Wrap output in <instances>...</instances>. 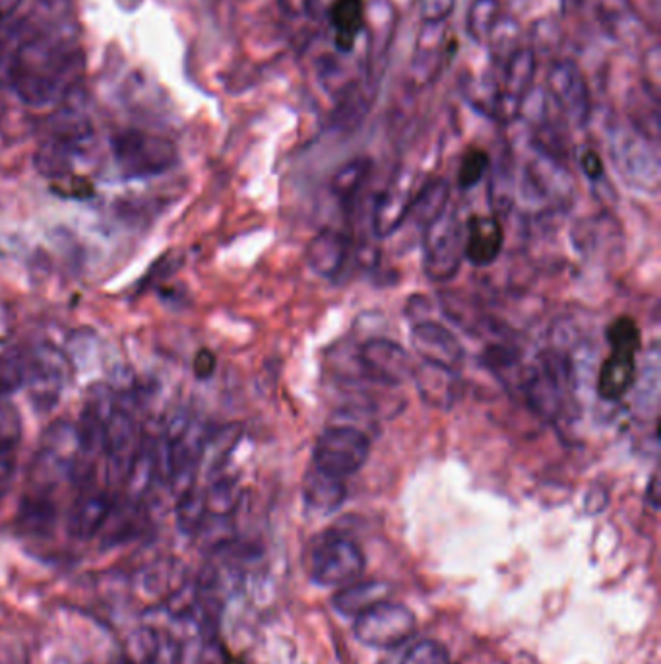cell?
<instances>
[{
	"label": "cell",
	"mask_w": 661,
	"mask_h": 664,
	"mask_svg": "<svg viewBox=\"0 0 661 664\" xmlns=\"http://www.w3.org/2000/svg\"><path fill=\"white\" fill-rule=\"evenodd\" d=\"M86 410L99 416L101 420L107 422L111 414L117 410V393L109 383H96L86 395Z\"/></svg>",
	"instance_id": "60d3db41"
},
{
	"label": "cell",
	"mask_w": 661,
	"mask_h": 664,
	"mask_svg": "<svg viewBox=\"0 0 661 664\" xmlns=\"http://www.w3.org/2000/svg\"><path fill=\"white\" fill-rule=\"evenodd\" d=\"M450 187L444 179H433L427 184L421 191L413 197L411 215L415 216L421 224L433 220L434 216L441 212L449 202Z\"/></svg>",
	"instance_id": "1f68e13d"
},
{
	"label": "cell",
	"mask_w": 661,
	"mask_h": 664,
	"mask_svg": "<svg viewBox=\"0 0 661 664\" xmlns=\"http://www.w3.org/2000/svg\"><path fill=\"white\" fill-rule=\"evenodd\" d=\"M113 509V499L107 494H90L82 497L70 512L67 531L77 541H90L106 527L107 517Z\"/></svg>",
	"instance_id": "ffe728a7"
},
{
	"label": "cell",
	"mask_w": 661,
	"mask_h": 664,
	"mask_svg": "<svg viewBox=\"0 0 661 664\" xmlns=\"http://www.w3.org/2000/svg\"><path fill=\"white\" fill-rule=\"evenodd\" d=\"M156 439L158 437H140L137 455L130 465L127 480L122 484L127 499L132 504H140L156 482Z\"/></svg>",
	"instance_id": "7402d4cb"
},
{
	"label": "cell",
	"mask_w": 661,
	"mask_h": 664,
	"mask_svg": "<svg viewBox=\"0 0 661 664\" xmlns=\"http://www.w3.org/2000/svg\"><path fill=\"white\" fill-rule=\"evenodd\" d=\"M78 450H80V443H78L77 426L70 422L59 420L47 429L39 455L61 465L69 474L70 465L77 458Z\"/></svg>",
	"instance_id": "d4e9b609"
},
{
	"label": "cell",
	"mask_w": 661,
	"mask_h": 664,
	"mask_svg": "<svg viewBox=\"0 0 661 664\" xmlns=\"http://www.w3.org/2000/svg\"><path fill=\"white\" fill-rule=\"evenodd\" d=\"M64 354L74 371H88L98 359V336L93 335L92 330H74L67 340Z\"/></svg>",
	"instance_id": "e575fe53"
},
{
	"label": "cell",
	"mask_w": 661,
	"mask_h": 664,
	"mask_svg": "<svg viewBox=\"0 0 661 664\" xmlns=\"http://www.w3.org/2000/svg\"><path fill=\"white\" fill-rule=\"evenodd\" d=\"M457 7V0H421V18L425 23H442Z\"/></svg>",
	"instance_id": "7bdbcfd3"
},
{
	"label": "cell",
	"mask_w": 661,
	"mask_h": 664,
	"mask_svg": "<svg viewBox=\"0 0 661 664\" xmlns=\"http://www.w3.org/2000/svg\"><path fill=\"white\" fill-rule=\"evenodd\" d=\"M350 255V237L327 228L312 237L304 249V262L312 272L322 278H334L342 270Z\"/></svg>",
	"instance_id": "9a60e30c"
},
{
	"label": "cell",
	"mask_w": 661,
	"mask_h": 664,
	"mask_svg": "<svg viewBox=\"0 0 661 664\" xmlns=\"http://www.w3.org/2000/svg\"><path fill=\"white\" fill-rule=\"evenodd\" d=\"M317 2H320V4H322V8H324V12H327L328 7H330V4L334 2V0H317Z\"/></svg>",
	"instance_id": "681fc988"
},
{
	"label": "cell",
	"mask_w": 661,
	"mask_h": 664,
	"mask_svg": "<svg viewBox=\"0 0 661 664\" xmlns=\"http://www.w3.org/2000/svg\"><path fill=\"white\" fill-rule=\"evenodd\" d=\"M415 614L403 604H374L373 608L359 614L353 632L359 642L373 650L392 651L402 647L415 632Z\"/></svg>",
	"instance_id": "52a82bcc"
},
{
	"label": "cell",
	"mask_w": 661,
	"mask_h": 664,
	"mask_svg": "<svg viewBox=\"0 0 661 664\" xmlns=\"http://www.w3.org/2000/svg\"><path fill=\"white\" fill-rule=\"evenodd\" d=\"M400 664H450V655L442 643L423 640L405 651Z\"/></svg>",
	"instance_id": "ab89813d"
},
{
	"label": "cell",
	"mask_w": 661,
	"mask_h": 664,
	"mask_svg": "<svg viewBox=\"0 0 661 664\" xmlns=\"http://www.w3.org/2000/svg\"><path fill=\"white\" fill-rule=\"evenodd\" d=\"M538 70V61L533 49H517L504 61V85L502 93L522 101L525 93L532 90L533 78Z\"/></svg>",
	"instance_id": "484cf974"
},
{
	"label": "cell",
	"mask_w": 661,
	"mask_h": 664,
	"mask_svg": "<svg viewBox=\"0 0 661 664\" xmlns=\"http://www.w3.org/2000/svg\"><path fill=\"white\" fill-rule=\"evenodd\" d=\"M28 375V356L20 350H8L0 354V398H10L16 390L26 387Z\"/></svg>",
	"instance_id": "d6a6232c"
},
{
	"label": "cell",
	"mask_w": 661,
	"mask_h": 664,
	"mask_svg": "<svg viewBox=\"0 0 661 664\" xmlns=\"http://www.w3.org/2000/svg\"><path fill=\"white\" fill-rule=\"evenodd\" d=\"M504 247V229L494 216L475 215L468 221L464 237V257L473 267H489Z\"/></svg>",
	"instance_id": "5bb4252c"
},
{
	"label": "cell",
	"mask_w": 661,
	"mask_h": 664,
	"mask_svg": "<svg viewBox=\"0 0 661 664\" xmlns=\"http://www.w3.org/2000/svg\"><path fill=\"white\" fill-rule=\"evenodd\" d=\"M648 499H650V504H652V507H655V509L660 507V488H658V476H654V478H652V482H650V489H648Z\"/></svg>",
	"instance_id": "c3c4849f"
},
{
	"label": "cell",
	"mask_w": 661,
	"mask_h": 664,
	"mask_svg": "<svg viewBox=\"0 0 661 664\" xmlns=\"http://www.w3.org/2000/svg\"><path fill=\"white\" fill-rule=\"evenodd\" d=\"M77 146L64 142L61 138H53L46 145H41L33 163L41 176L47 179H64L72 171Z\"/></svg>",
	"instance_id": "83f0119b"
},
{
	"label": "cell",
	"mask_w": 661,
	"mask_h": 664,
	"mask_svg": "<svg viewBox=\"0 0 661 664\" xmlns=\"http://www.w3.org/2000/svg\"><path fill=\"white\" fill-rule=\"evenodd\" d=\"M138 445L137 422L130 413L117 408L107 420V476L113 486H121L127 480Z\"/></svg>",
	"instance_id": "7c38bea8"
},
{
	"label": "cell",
	"mask_w": 661,
	"mask_h": 664,
	"mask_svg": "<svg viewBox=\"0 0 661 664\" xmlns=\"http://www.w3.org/2000/svg\"><path fill=\"white\" fill-rule=\"evenodd\" d=\"M499 10V0H473L468 12V31L475 41H487L494 23L501 18Z\"/></svg>",
	"instance_id": "8d00e7d4"
},
{
	"label": "cell",
	"mask_w": 661,
	"mask_h": 664,
	"mask_svg": "<svg viewBox=\"0 0 661 664\" xmlns=\"http://www.w3.org/2000/svg\"><path fill=\"white\" fill-rule=\"evenodd\" d=\"M22 439V416L10 398H0V453H14Z\"/></svg>",
	"instance_id": "74e56055"
},
{
	"label": "cell",
	"mask_w": 661,
	"mask_h": 664,
	"mask_svg": "<svg viewBox=\"0 0 661 664\" xmlns=\"http://www.w3.org/2000/svg\"><path fill=\"white\" fill-rule=\"evenodd\" d=\"M371 453V442L353 426H332L320 434L312 450V466L345 480L358 473Z\"/></svg>",
	"instance_id": "277c9868"
},
{
	"label": "cell",
	"mask_w": 661,
	"mask_h": 664,
	"mask_svg": "<svg viewBox=\"0 0 661 664\" xmlns=\"http://www.w3.org/2000/svg\"><path fill=\"white\" fill-rule=\"evenodd\" d=\"M194 536L206 551L220 552L236 541V527L231 517L206 515Z\"/></svg>",
	"instance_id": "836d02e7"
},
{
	"label": "cell",
	"mask_w": 661,
	"mask_h": 664,
	"mask_svg": "<svg viewBox=\"0 0 661 664\" xmlns=\"http://www.w3.org/2000/svg\"><path fill=\"white\" fill-rule=\"evenodd\" d=\"M580 168L590 181H600L603 177V161H601L600 153L592 150V148H588L580 156Z\"/></svg>",
	"instance_id": "bcb514c9"
},
{
	"label": "cell",
	"mask_w": 661,
	"mask_h": 664,
	"mask_svg": "<svg viewBox=\"0 0 661 664\" xmlns=\"http://www.w3.org/2000/svg\"><path fill=\"white\" fill-rule=\"evenodd\" d=\"M187 577L181 572V564L166 559L146 565L132 579V593L142 603H166L173 591L183 585Z\"/></svg>",
	"instance_id": "2e32d148"
},
{
	"label": "cell",
	"mask_w": 661,
	"mask_h": 664,
	"mask_svg": "<svg viewBox=\"0 0 661 664\" xmlns=\"http://www.w3.org/2000/svg\"><path fill=\"white\" fill-rule=\"evenodd\" d=\"M388 591L384 583L379 581H363L350 587H343L332 598V606L338 614L345 618L355 620L359 614L373 608L374 604L382 603L387 598Z\"/></svg>",
	"instance_id": "cb8c5ba5"
},
{
	"label": "cell",
	"mask_w": 661,
	"mask_h": 664,
	"mask_svg": "<svg viewBox=\"0 0 661 664\" xmlns=\"http://www.w3.org/2000/svg\"><path fill=\"white\" fill-rule=\"evenodd\" d=\"M114 158L127 177L166 174L177 163V148L171 140L142 130H127L113 140Z\"/></svg>",
	"instance_id": "8992f818"
},
{
	"label": "cell",
	"mask_w": 661,
	"mask_h": 664,
	"mask_svg": "<svg viewBox=\"0 0 661 664\" xmlns=\"http://www.w3.org/2000/svg\"><path fill=\"white\" fill-rule=\"evenodd\" d=\"M549 93L574 127H585L592 115V100L582 70L577 62L559 61L549 70Z\"/></svg>",
	"instance_id": "30bf717a"
},
{
	"label": "cell",
	"mask_w": 661,
	"mask_h": 664,
	"mask_svg": "<svg viewBox=\"0 0 661 664\" xmlns=\"http://www.w3.org/2000/svg\"><path fill=\"white\" fill-rule=\"evenodd\" d=\"M609 150L627 184L640 191L655 192L660 189V156L652 140L634 129H617L611 135Z\"/></svg>",
	"instance_id": "5b68a950"
},
{
	"label": "cell",
	"mask_w": 661,
	"mask_h": 664,
	"mask_svg": "<svg viewBox=\"0 0 661 664\" xmlns=\"http://www.w3.org/2000/svg\"><path fill=\"white\" fill-rule=\"evenodd\" d=\"M216 364H218V359L213 356V351L210 350H200L198 351L197 356H194V375H197L198 379H208V377H212L213 371H216Z\"/></svg>",
	"instance_id": "7dc6e473"
},
{
	"label": "cell",
	"mask_w": 661,
	"mask_h": 664,
	"mask_svg": "<svg viewBox=\"0 0 661 664\" xmlns=\"http://www.w3.org/2000/svg\"><path fill=\"white\" fill-rule=\"evenodd\" d=\"M241 436H243L241 424H228L216 432H208L202 457H200V468H204L210 474L218 473L236 449Z\"/></svg>",
	"instance_id": "4316f807"
},
{
	"label": "cell",
	"mask_w": 661,
	"mask_h": 664,
	"mask_svg": "<svg viewBox=\"0 0 661 664\" xmlns=\"http://www.w3.org/2000/svg\"><path fill=\"white\" fill-rule=\"evenodd\" d=\"M570 385V366L559 351L541 354L540 361L525 374L522 390L525 403L541 420H555L563 410Z\"/></svg>",
	"instance_id": "3957f363"
},
{
	"label": "cell",
	"mask_w": 661,
	"mask_h": 664,
	"mask_svg": "<svg viewBox=\"0 0 661 664\" xmlns=\"http://www.w3.org/2000/svg\"><path fill=\"white\" fill-rule=\"evenodd\" d=\"M334 33V46L342 53H351L358 38L365 30L363 0H334L324 12Z\"/></svg>",
	"instance_id": "ac0fdd59"
},
{
	"label": "cell",
	"mask_w": 661,
	"mask_h": 664,
	"mask_svg": "<svg viewBox=\"0 0 661 664\" xmlns=\"http://www.w3.org/2000/svg\"><path fill=\"white\" fill-rule=\"evenodd\" d=\"M411 346L423 364L458 371L464 364L465 351L454 333L434 321H421L411 329Z\"/></svg>",
	"instance_id": "8fae6325"
},
{
	"label": "cell",
	"mask_w": 661,
	"mask_h": 664,
	"mask_svg": "<svg viewBox=\"0 0 661 664\" xmlns=\"http://www.w3.org/2000/svg\"><path fill=\"white\" fill-rule=\"evenodd\" d=\"M309 569L311 579L320 587H340L363 573L365 556L348 536L328 535L314 544Z\"/></svg>",
	"instance_id": "ba28073f"
},
{
	"label": "cell",
	"mask_w": 661,
	"mask_h": 664,
	"mask_svg": "<svg viewBox=\"0 0 661 664\" xmlns=\"http://www.w3.org/2000/svg\"><path fill=\"white\" fill-rule=\"evenodd\" d=\"M16 476L14 453H0V499L7 496Z\"/></svg>",
	"instance_id": "f6af8a7d"
},
{
	"label": "cell",
	"mask_w": 661,
	"mask_h": 664,
	"mask_svg": "<svg viewBox=\"0 0 661 664\" xmlns=\"http://www.w3.org/2000/svg\"><path fill=\"white\" fill-rule=\"evenodd\" d=\"M183 663V645L176 635L168 634L160 630V642L158 650L153 653L150 664H181Z\"/></svg>",
	"instance_id": "b9f144b4"
},
{
	"label": "cell",
	"mask_w": 661,
	"mask_h": 664,
	"mask_svg": "<svg viewBox=\"0 0 661 664\" xmlns=\"http://www.w3.org/2000/svg\"><path fill=\"white\" fill-rule=\"evenodd\" d=\"M204 494L208 515H220V517H231L243 497L239 482L228 476L213 480L212 486L206 489Z\"/></svg>",
	"instance_id": "f546056e"
},
{
	"label": "cell",
	"mask_w": 661,
	"mask_h": 664,
	"mask_svg": "<svg viewBox=\"0 0 661 664\" xmlns=\"http://www.w3.org/2000/svg\"><path fill=\"white\" fill-rule=\"evenodd\" d=\"M206 515H208V509H206L204 489L194 486L183 496L177 497V527L184 535H197V531L202 525V521L206 519Z\"/></svg>",
	"instance_id": "4dcf8cb0"
},
{
	"label": "cell",
	"mask_w": 661,
	"mask_h": 664,
	"mask_svg": "<svg viewBox=\"0 0 661 664\" xmlns=\"http://www.w3.org/2000/svg\"><path fill=\"white\" fill-rule=\"evenodd\" d=\"M348 497V488L342 478H335L312 466L304 474L303 499L311 512L330 515L342 507Z\"/></svg>",
	"instance_id": "d6986e66"
},
{
	"label": "cell",
	"mask_w": 661,
	"mask_h": 664,
	"mask_svg": "<svg viewBox=\"0 0 661 664\" xmlns=\"http://www.w3.org/2000/svg\"><path fill=\"white\" fill-rule=\"evenodd\" d=\"M18 528L30 536H47L53 533L57 525V505L46 492H36L22 499L18 515Z\"/></svg>",
	"instance_id": "603a6c76"
},
{
	"label": "cell",
	"mask_w": 661,
	"mask_h": 664,
	"mask_svg": "<svg viewBox=\"0 0 661 664\" xmlns=\"http://www.w3.org/2000/svg\"><path fill=\"white\" fill-rule=\"evenodd\" d=\"M369 171H371V160H367V158H355V160L343 163L330 181V191L335 199L342 200V205L350 207L353 199L358 197V192L361 191V187L365 185Z\"/></svg>",
	"instance_id": "f1b7e54d"
},
{
	"label": "cell",
	"mask_w": 661,
	"mask_h": 664,
	"mask_svg": "<svg viewBox=\"0 0 661 664\" xmlns=\"http://www.w3.org/2000/svg\"><path fill=\"white\" fill-rule=\"evenodd\" d=\"M637 351L639 348L632 346H611L598 375V395L603 400L615 403L632 389L637 381Z\"/></svg>",
	"instance_id": "4fadbf2b"
},
{
	"label": "cell",
	"mask_w": 661,
	"mask_h": 664,
	"mask_svg": "<svg viewBox=\"0 0 661 664\" xmlns=\"http://www.w3.org/2000/svg\"><path fill=\"white\" fill-rule=\"evenodd\" d=\"M359 366L367 379L398 387L413 377L415 364L410 351L388 338H371L359 348Z\"/></svg>",
	"instance_id": "9c48e42d"
},
{
	"label": "cell",
	"mask_w": 661,
	"mask_h": 664,
	"mask_svg": "<svg viewBox=\"0 0 661 664\" xmlns=\"http://www.w3.org/2000/svg\"><path fill=\"white\" fill-rule=\"evenodd\" d=\"M413 197L415 195L411 191L410 185L402 184V181L388 185L374 202V236L379 239H387V237L392 236L398 229L402 228L403 221L408 220V216H411Z\"/></svg>",
	"instance_id": "e0dca14e"
},
{
	"label": "cell",
	"mask_w": 661,
	"mask_h": 664,
	"mask_svg": "<svg viewBox=\"0 0 661 664\" xmlns=\"http://www.w3.org/2000/svg\"><path fill=\"white\" fill-rule=\"evenodd\" d=\"M491 168V158L485 150L481 148H470L462 158L460 169H458V185L468 191L483 179L487 171Z\"/></svg>",
	"instance_id": "f35d334b"
},
{
	"label": "cell",
	"mask_w": 661,
	"mask_h": 664,
	"mask_svg": "<svg viewBox=\"0 0 661 664\" xmlns=\"http://www.w3.org/2000/svg\"><path fill=\"white\" fill-rule=\"evenodd\" d=\"M72 374V364L61 348L53 344H39L38 348H33L28 356L26 389L36 410L51 413L59 405Z\"/></svg>",
	"instance_id": "7a4b0ae2"
},
{
	"label": "cell",
	"mask_w": 661,
	"mask_h": 664,
	"mask_svg": "<svg viewBox=\"0 0 661 664\" xmlns=\"http://www.w3.org/2000/svg\"><path fill=\"white\" fill-rule=\"evenodd\" d=\"M160 630L153 626H140L127 635L124 661L129 664H150L158 650Z\"/></svg>",
	"instance_id": "d590c367"
},
{
	"label": "cell",
	"mask_w": 661,
	"mask_h": 664,
	"mask_svg": "<svg viewBox=\"0 0 661 664\" xmlns=\"http://www.w3.org/2000/svg\"><path fill=\"white\" fill-rule=\"evenodd\" d=\"M423 268L429 280L450 283L464 259V231L457 208L444 207L425 224Z\"/></svg>",
	"instance_id": "6da1fadb"
},
{
	"label": "cell",
	"mask_w": 661,
	"mask_h": 664,
	"mask_svg": "<svg viewBox=\"0 0 661 664\" xmlns=\"http://www.w3.org/2000/svg\"><path fill=\"white\" fill-rule=\"evenodd\" d=\"M458 371L442 369V367L421 364L415 366L413 377L418 383L419 395L427 405L449 408L457 400Z\"/></svg>",
	"instance_id": "44dd1931"
},
{
	"label": "cell",
	"mask_w": 661,
	"mask_h": 664,
	"mask_svg": "<svg viewBox=\"0 0 661 664\" xmlns=\"http://www.w3.org/2000/svg\"><path fill=\"white\" fill-rule=\"evenodd\" d=\"M190 416L183 408H176L173 413L169 414L168 422L163 426V437L169 443H176L183 437L184 432L190 426Z\"/></svg>",
	"instance_id": "ee69618b"
}]
</instances>
